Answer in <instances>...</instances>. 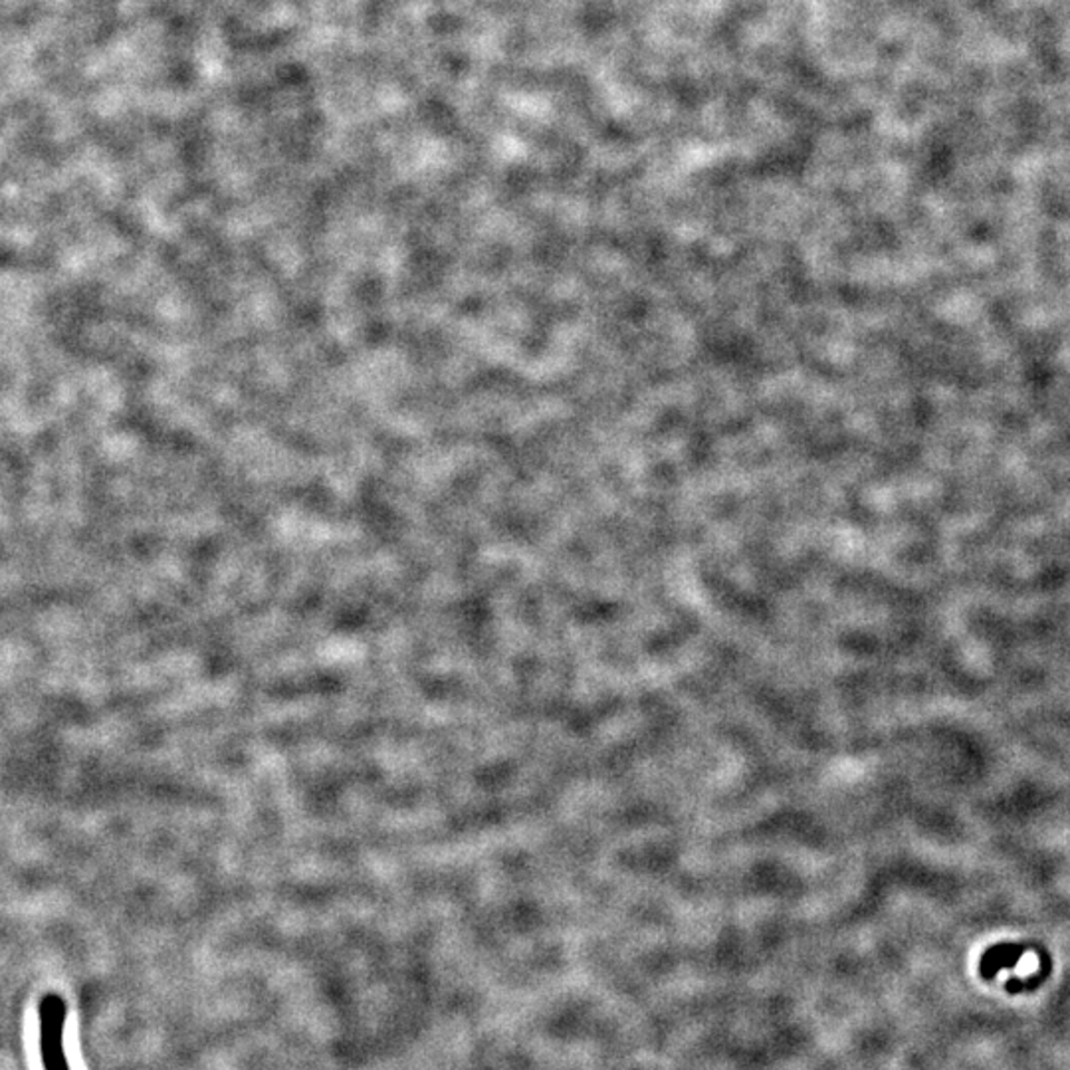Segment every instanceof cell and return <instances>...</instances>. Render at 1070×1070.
<instances>
[{
    "mask_svg": "<svg viewBox=\"0 0 1070 1070\" xmlns=\"http://www.w3.org/2000/svg\"><path fill=\"white\" fill-rule=\"evenodd\" d=\"M68 1005L58 993H46L38 1005L40 1025V1059L45 1070H70L63 1051V1027Z\"/></svg>",
    "mask_w": 1070,
    "mask_h": 1070,
    "instance_id": "obj_1",
    "label": "cell"
},
{
    "mask_svg": "<svg viewBox=\"0 0 1070 1070\" xmlns=\"http://www.w3.org/2000/svg\"><path fill=\"white\" fill-rule=\"evenodd\" d=\"M1025 954V948L1017 944L991 945L985 954L981 955L980 973L983 980H995V975L1003 970L1015 968L1019 960Z\"/></svg>",
    "mask_w": 1070,
    "mask_h": 1070,
    "instance_id": "obj_2",
    "label": "cell"
}]
</instances>
